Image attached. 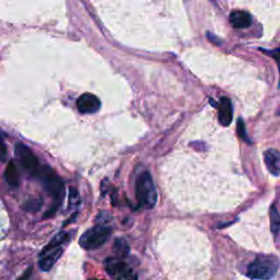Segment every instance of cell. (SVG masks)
Instances as JSON below:
<instances>
[{"label": "cell", "instance_id": "20", "mask_svg": "<svg viewBox=\"0 0 280 280\" xmlns=\"http://www.w3.org/2000/svg\"><path fill=\"white\" fill-rule=\"evenodd\" d=\"M31 272H32V267H31V268H29V269H28V271L24 273L23 277H22L20 280H25L27 278H29V276H30V273H31Z\"/></svg>", "mask_w": 280, "mask_h": 280}, {"label": "cell", "instance_id": "4", "mask_svg": "<svg viewBox=\"0 0 280 280\" xmlns=\"http://www.w3.org/2000/svg\"><path fill=\"white\" fill-rule=\"evenodd\" d=\"M110 234H112V228L105 225H97L82 234L79 244L84 250H96L107 242Z\"/></svg>", "mask_w": 280, "mask_h": 280}, {"label": "cell", "instance_id": "14", "mask_svg": "<svg viewBox=\"0 0 280 280\" xmlns=\"http://www.w3.org/2000/svg\"><path fill=\"white\" fill-rule=\"evenodd\" d=\"M68 238H69V234L67 232H60L53 240L50 241V242L48 243V245H46V246L44 247L42 253H45V252H47L49 250L56 249V247H58V246H62V244L64 242H66V241L68 240Z\"/></svg>", "mask_w": 280, "mask_h": 280}, {"label": "cell", "instance_id": "12", "mask_svg": "<svg viewBox=\"0 0 280 280\" xmlns=\"http://www.w3.org/2000/svg\"><path fill=\"white\" fill-rule=\"evenodd\" d=\"M5 179L11 187L19 186V183H20V178H19L18 169H17V165L14 161H10L7 167H6Z\"/></svg>", "mask_w": 280, "mask_h": 280}, {"label": "cell", "instance_id": "21", "mask_svg": "<svg viewBox=\"0 0 280 280\" xmlns=\"http://www.w3.org/2000/svg\"><path fill=\"white\" fill-rule=\"evenodd\" d=\"M90 280H106V279H90Z\"/></svg>", "mask_w": 280, "mask_h": 280}, {"label": "cell", "instance_id": "10", "mask_svg": "<svg viewBox=\"0 0 280 280\" xmlns=\"http://www.w3.org/2000/svg\"><path fill=\"white\" fill-rule=\"evenodd\" d=\"M265 164L273 177H279L280 173V153L276 149H268L264 153Z\"/></svg>", "mask_w": 280, "mask_h": 280}, {"label": "cell", "instance_id": "3", "mask_svg": "<svg viewBox=\"0 0 280 280\" xmlns=\"http://www.w3.org/2000/svg\"><path fill=\"white\" fill-rule=\"evenodd\" d=\"M279 260L275 256H260L247 268V276L254 280H269L277 275Z\"/></svg>", "mask_w": 280, "mask_h": 280}, {"label": "cell", "instance_id": "2", "mask_svg": "<svg viewBox=\"0 0 280 280\" xmlns=\"http://www.w3.org/2000/svg\"><path fill=\"white\" fill-rule=\"evenodd\" d=\"M36 178L42 182L45 191L55 200L54 205L60 206L65 195V184L63 180L49 166H41Z\"/></svg>", "mask_w": 280, "mask_h": 280}, {"label": "cell", "instance_id": "19", "mask_svg": "<svg viewBox=\"0 0 280 280\" xmlns=\"http://www.w3.org/2000/svg\"><path fill=\"white\" fill-rule=\"evenodd\" d=\"M7 158V148L4 144V141L0 138V161H5Z\"/></svg>", "mask_w": 280, "mask_h": 280}, {"label": "cell", "instance_id": "6", "mask_svg": "<svg viewBox=\"0 0 280 280\" xmlns=\"http://www.w3.org/2000/svg\"><path fill=\"white\" fill-rule=\"evenodd\" d=\"M105 269L114 280H137L136 272L129 268L121 258L109 257L105 262Z\"/></svg>", "mask_w": 280, "mask_h": 280}, {"label": "cell", "instance_id": "7", "mask_svg": "<svg viewBox=\"0 0 280 280\" xmlns=\"http://www.w3.org/2000/svg\"><path fill=\"white\" fill-rule=\"evenodd\" d=\"M101 107L99 97L92 93H84L77 100V108L82 114H93Z\"/></svg>", "mask_w": 280, "mask_h": 280}, {"label": "cell", "instance_id": "18", "mask_svg": "<svg viewBox=\"0 0 280 280\" xmlns=\"http://www.w3.org/2000/svg\"><path fill=\"white\" fill-rule=\"evenodd\" d=\"M238 134L239 136L242 138L244 141H247V142H251L250 139H249V137H247V134H246V128H245V124L243 122L242 119H240L239 122H238Z\"/></svg>", "mask_w": 280, "mask_h": 280}, {"label": "cell", "instance_id": "9", "mask_svg": "<svg viewBox=\"0 0 280 280\" xmlns=\"http://www.w3.org/2000/svg\"><path fill=\"white\" fill-rule=\"evenodd\" d=\"M218 119H219V123L222 126H229L230 124L232 123V119H233L232 103L226 96L221 97V99H220Z\"/></svg>", "mask_w": 280, "mask_h": 280}, {"label": "cell", "instance_id": "15", "mask_svg": "<svg viewBox=\"0 0 280 280\" xmlns=\"http://www.w3.org/2000/svg\"><path fill=\"white\" fill-rule=\"evenodd\" d=\"M270 221H271V232L273 233L275 238L278 237L279 230H280V216L277 207L275 205H272L270 208Z\"/></svg>", "mask_w": 280, "mask_h": 280}, {"label": "cell", "instance_id": "11", "mask_svg": "<svg viewBox=\"0 0 280 280\" xmlns=\"http://www.w3.org/2000/svg\"><path fill=\"white\" fill-rule=\"evenodd\" d=\"M230 22L234 28L237 29H245L249 28L252 24V17L249 12L242 10H236L231 12Z\"/></svg>", "mask_w": 280, "mask_h": 280}, {"label": "cell", "instance_id": "16", "mask_svg": "<svg viewBox=\"0 0 280 280\" xmlns=\"http://www.w3.org/2000/svg\"><path fill=\"white\" fill-rule=\"evenodd\" d=\"M42 204V198H31L23 205V209L29 212H36L41 209Z\"/></svg>", "mask_w": 280, "mask_h": 280}, {"label": "cell", "instance_id": "8", "mask_svg": "<svg viewBox=\"0 0 280 280\" xmlns=\"http://www.w3.org/2000/svg\"><path fill=\"white\" fill-rule=\"evenodd\" d=\"M63 254V247L58 246L56 249L49 250L45 253H41V259L38 262L40 265V268L43 271H48L50 270L51 267L55 265V263L58 260V258L61 257Z\"/></svg>", "mask_w": 280, "mask_h": 280}, {"label": "cell", "instance_id": "5", "mask_svg": "<svg viewBox=\"0 0 280 280\" xmlns=\"http://www.w3.org/2000/svg\"><path fill=\"white\" fill-rule=\"evenodd\" d=\"M16 155L25 172H28L32 177L36 178L41 165L37 158L35 157V154L27 146L19 142V144L16 145Z\"/></svg>", "mask_w": 280, "mask_h": 280}, {"label": "cell", "instance_id": "17", "mask_svg": "<svg viewBox=\"0 0 280 280\" xmlns=\"http://www.w3.org/2000/svg\"><path fill=\"white\" fill-rule=\"evenodd\" d=\"M80 204V195L75 187H70L69 190V208L77 207Z\"/></svg>", "mask_w": 280, "mask_h": 280}, {"label": "cell", "instance_id": "13", "mask_svg": "<svg viewBox=\"0 0 280 280\" xmlns=\"http://www.w3.org/2000/svg\"><path fill=\"white\" fill-rule=\"evenodd\" d=\"M113 250H114V253L120 258L128 256V254L130 252L127 241L124 238H117L115 240V242L113 244Z\"/></svg>", "mask_w": 280, "mask_h": 280}, {"label": "cell", "instance_id": "1", "mask_svg": "<svg viewBox=\"0 0 280 280\" xmlns=\"http://www.w3.org/2000/svg\"><path fill=\"white\" fill-rule=\"evenodd\" d=\"M136 198L140 207L151 209L157 204L158 194L151 174L142 172L136 181Z\"/></svg>", "mask_w": 280, "mask_h": 280}]
</instances>
